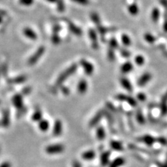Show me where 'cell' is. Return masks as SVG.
I'll use <instances>...</instances> for the list:
<instances>
[{"label":"cell","instance_id":"6da1fadb","mask_svg":"<svg viewBox=\"0 0 167 167\" xmlns=\"http://www.w3.org/2000/svg\"><path fill=\"white\" fill-rule=\"evenodd\" d=\"M77 64H72L70 67H68V68L66 69L65 71L62 72V73H61L59 76H58V79L56 82L55 85L57 86H60L63 84V83L65 82V81L68 79V78L71 76L72 75H73L75 71H77Z\"/></svg>","mask_w":167,"mask_h":167},{"label":"cell","instance_id":"7a4b0ae2","mask_svg":"<svg viewBox=\"0 0 167 167\" xmlns=\"http://www.w3.org/2000/svg\"><path fill=\"white\" fill-rule=\"evenodd\" d=\"M64 150H65V146L63 144L56 143L47 146L45 148V152L49 155H56L63 152Z\"/></svg>","mask_w":167,"mask_h":167},{"label":"cell","instance_id":"3957f363","mask_svg":"<svg viewBox=\"0 0 167 167\" xmlns=\"http://www.w3.org/2000/svg\"><path fill=\"white\" fill-rule=\"evenodd\" d=\"M45 51V47L43 46L39 47L37 49V50L35 52L34 54H33L32 57L29 58V60H28V62H27L28 64H29V66H33V65H34V64H36L38 62V61L41 58L42 56H43Z\"/></svg>","mask_w":167,"mask_h":167},{"label":"cell","instance_id":"277c9868","mask_svg":"<svg viewBox=\"0 0 167 167\" xmlns=\"http://www.w3.org/2000/svg\"><path fill=\"white\" fill-rule=\"evenodd\" d=\"M80 65L82 67V68L84 71L85 73L87 75H91L93 73L94 71V66L91 63L88 62V61L85 59L80 60Z\"/></svg>","mask_w":167,"mask_h":167},{"label":"cell","instance_id":"5b68a950","mask_svg":"<svg viewBox=\"0 0 167 167\" xmlns=\"http://www.w3.org/2000/svg\"><path fill=\"white\" fill-rule=\"evenodd\" d=\"M105 115V111L104 110H100L95 114V116L91 118V120L89 122V127H93L99 123V122L101 121L102 117Z\"/></svg>","mask_w":167,"mask_h":167},{"label":"cell","instance_id":"8992f818","mask_svg":"<svg viewBox=\"0 0 167 167\" xmlns=\"http://www.w3.org/2000/svg\"><path fill=\"white\" fill-rule=\"evenodd\" d=\"M116 99L120 100V101H124L127 102L130 105L132 106V107H136L137 105V102H136V100L133 98L132 97L126 96L125 94H118L116 96Z\"/></svg>","mask_w":167,"mask_h":167},{"label":"cell","instance_id":"52a82bcc","mask_svg":"<svg viewBox=\"0 0 167 167\" xmlns=\"http://www.w3.org/2000/svg\"><path fill=\"white\" fill-rule=\"evenodd\" d=\"M88 36L91 39L92 47L94 49H98L99 45H98V40H97V36L96 31L93 29H91L88 30Z\"/></svg>","mask_w":167,"mask_h":167},{"label":"cell","instance_id":"ba28073f","mask_svg":"<svg viewBox=\"0 0 167 167\" xmlns=\"http://www.w3.org/2000/svg\"><path fill=\"white\" fill-rule=\"evenodd\" d=\"M13 104L16 109H21L24 107L23 103V97L20 94H16L13 97L12 99Z\"/></svg>","mask_w":167,"mask_h":167},{"label":"cell","instance_id":"9c48e42d","mask_svg":"<svg viewBox=\"0 0 167 167\" xmlns=\"http://www.w3.org/2000/svg\"><path fill=\"white\" fill-rule=\"evenodd\" d=\"M63 132V124L60 120H57L53 126L52 133L54 136H60Z\"/></svg>","mask_w":167,"mask_h":167},{"label":"cell","instance_id":"30bf717a","mask_svg":"<svg viewBox=\"0 0 167 167\" xmlns=\"http://www.w3.org/2000/svg\"><path fill=\"white\" fill-rule=\"evenodd\" d=\"M67 24H68L69 30L71 31V32L73 33V34H75V36H82V31L79 27H78L74 23H72L71 21H69V20H67Z\"/></svg>","mask_w":167,"mask_h":167},{"label":"cell","instance_id":"8fae6325","mask_svg":"<svg viewBox=\"0 0 167 167\" xmlns=\"http://www.w3.org/2000/svg\"><path fill=\"white\" fill-rule=\"evenodd\" d=\"M151 78L152 75L149 73V72H146V73L142 75L140 78H139L137 82V84L139 86H143L146 85V84L151 79Z\"/></svg>","mask_w":167,"mask_h":167},{"label":"cell","instance_id":"7c38bea8","mask_svg":"<svg viewBox=\"0 0 167 167\" xmlns=\"http://www.w3.org/2000/svg\"><path fill=\"white\" fill-rule=\"evenodd\" d=\"M23 33L27 38H29L30 40L36 41L38 38L36 33L34 32V31L32 30V29H30V28L29 27L24 28V29H23Z\"/></svg>","mask_w":167,"mask_h":167},{"label":"cell","instance_id":"4fadbf2b","mask_svg":"<svg viewBox=\"0 0 167 167\" xmlns=\"http://www.w3.org/2000/svg\"><path fill=\"white\" fill-rule=\"evenodd\" d=\"M27 80V77L25 75H19V76L14 77L13 79H8L7 82L8 84H19L24 82Z\"/></svg>","mask_w":167,"mask_h":167},{"label":"cell","instance_id":"5bb4252c","mask_svg":"<svg viewBox=\"0 0 167 167\" xmlns=\"http://www.w3.org/2000/svg\"><path fill=\"white\" fill-rule=\"evenodd\" d=\"M88 88V84L85 79L80 80L77 85V91L80 94L85 93Z\"/></svg>","mask_w":167,"mask_h":167},{"label":"cell","instance_id":"9a60e30c","mask_svg":"<svg viewBox=\"0 0 167 167\" xmlns=\"http://www.w3.org/2000/svg\"><path fill=\"white\" fill-rule=\"evenodd\" d=\"M111 153L109 151H105L100 155V163L102 166H107L109 163V157Z\"/></svg>","mask_w":167,"mask_h":167},{"label":"cell","instance_id":"2e32d148","mask_svg":"<svg viewBox=\"0 0 167 167\" xmlns=\"http://www.w3.org/2000/svg\"><path fill=\"white\" fill-rule=\"evenodd\" d=\"M121 84L122 87H123L125 90H127L129 92H132V86L131 84V83L129 80H128L127 78L125 77H122L121 78Z\"/></svg>","mask_w":167,"mask_h":167},{"label":"cell","instance_id":"e0dca14e","mask_svg":"<svg viewBox=\"0 0 167 167\" xmlns=\"http://www.w3.org/2000/svg\"><path fill=\"white\" fill-rule=\"evenodd\" d=\"M2 124L4 125V127H8L10 124V115L9 112H8V111L7 109L3 111Z\"/></svg>","mask_w":167,"mask_h":167},{"label":"cell","instance_id":"ac0fdd59","mask_svg":"<svg viewBox=\"0 0 167 167\" xmlns=\"http://www.w3.org/2000/svg\"><path fill=\"white\" fill-rule=\"evenodd\" d=\"M133 70V65L132 63L130 62H126L124 64H122L121 68V71L122 73L123 74H127Z\"/></svg>","mask_w":167,"mask_h":167},{"label":"cell","instance_id":"d6986e66","mask_svg":"<svg viewBox=\"0 0 167 167\" xmlns=\"http://www.w3.org/2000/svg\"><path fill=\"white\" fill-rule=\"evenodd\" d=\"M95 157H96V152L92 150L84 152L82 154V158L85 160H91Z\"/></svg>","mask_w":167,"mask_h":167},{"label":"cell","instance_id":"ffe728a7","mask_svg":"<svg viewBox=\"0 0 167 167\" xmlns=\"http://www.w3.org/2000/svg\"><path fill=\"white\" fill-rule=\"evenodd\" d=\"M125 162V160L122 157H118L116 158L115 160L111 161L109 164V167H121L123 165Z\"/></svg>","mask_w":167,"mask_h":167},{"label":"cell","instance_id":"44dd1931","mask_svg":"<svg viewBox=\"0 0 167 167\" xmlns=\"http://www.w3.org/2000/svg\"><path fill=\"white\" fill-rule=\"evenodd\" d=\"M110 147L113 150H116V151H122L123 150V147H122V145L121 143H120L119 141H110Z\"/></svg>","mask_w":167,"mask_h":167},{"label":"cell","instance_id":"7402d4cb","mask_svg":"<svg viewBox=\"0 0 167 167\" xmlns=\"http://www.w3.org/2000/svg\"><path fill=\"white\" fill-rule=\"evenodd\" d=\"M38 127L41 131L43 132H46V131L48 130L49 127V123L48 121L47 120H41L40 121L38 122Z\"/></svg>","mask_w":167,"mask_h":167},{"label":"cell","instance_id":"603a6c76","mask_svg":"<svg viewBox=\"0 0 167 167\" xmlns=\"http://www.w3.org/2000/svg\"><path fill=\"white\" fill-rule=\"evenodd\" d=\"M140 141L144 142L148 146H152L155 141V139L153 138L152 136L150 135H144L140 139Z\"/></svg>","mask_w":167,"mask_h":167},{"label":"cell","instance_id":"cb8c5ba5","mask_svg":"<svg viewBox=\"0 0 167 167\" xmlns=\"http://www.w3.org/2000/svg\"><path fill=\"white\" fill-rule=\"evenodd\" d=\"M127 10H128V12H129L132 15H137L139 11L138 6L136 5V4H135V3H133V4L128 6Z\"/></svg>","mask_w":167,"mask_h":167},{"label":"cell","instance_id":"d4e9b609","mask_svg":"<svg viewBox=\"0 0 167 167\" xmlns=\"http://www.w3.org/2000/svg\"><path fill=\"white\" fill-rule=\"evenodd\" d=\"M96 136L97 138L99 141H102L104 140L105 136H106V133L105 130L102 127H99L96 130Z\"/></svg>","mask_w":167,"mask_h":167},{"label":"cell","instance_id":"484cf974","mask_svg":"<svg viewBox=\"0 0 167 167\" xmlns=\"http://www.w3.org/2000/svg\"><path fill=\"white\" fill-rule=\"evenodd\" d=\"M160 9L158 8L155 7L152 9V13H151V18L152 20L156 23L158 21L159 18H160Z\"/></svg>","mask_w":167,"mask_h":167},{"label":"cell","instance_id":"4316f807","mask_svg":"<svg viewBox=\"0 0 167 167\" xmlns=\"http://www.w3.org/2000/svg\"><path fill=\"white\" fill-rule=\"evenodd\" d=\"M161 110L163 115L167 113V96L164 95L161 102Z\"/></svg>","mask_w":167,"mask_h":167},{"label":"cell","instance_id":"83f0119b","mask_svg":"<svg viewBox=\"0 0 167 167\" xmlns=\"http://www.w3.org/2000/svg\"><path fill=\"white\" fill-rule=\"evenodd\" d=\"M42 117H43V114H42L41 111L40 109H37L33 113L32 118L33 121L39 122L41 120H42Z\"/></svg>","mask_w":167,"mask_h":167},{"label":"cell","instance_id":"f1b7e54d","mask_svg":"<svg viewBox=\"0 0 167 167\" xmlns=\"http://www.w3.org/2000/svg\"><path fill=\"white\" fill-rule=\"evenodd\" d=\"M121 41L122 44H123L125 46L127 47L130 46L131 43H132V41H131L130 36H127V34H122L121 36Z\"/></svg>","mask_w":167,"mask_h":167},{"label":"cell","instance_id":"f546056e","mask_svg":"<svg viewBox=\"0 0 167 167\" xmlns=\"http://www.w3.org/2000/svg\"><path fill=\"white\" fill-rule=\"evenodd\" d=\"M145 41L148 42V43H153L155 41L156 38L154 36L150 33H146L143 36Z\"/></svg>","mask_w":167,"mask_h":167},{"label":"cell","instance_id":"4dcf8cb0","mask_svg":"<svg viewBox=\"0 0 167 167\" xmlns=\"http://www.w3.org/2000/svg\"><path fill=\"white\" fill-rule=\"evenodd\" d=\"M136 121H137V122L139 124L143 125L145 123V118L143 117V113H142L141 110L137 111V112H136Z\"/></svg>","mask_w":167,"mask_h":167},{"label":"cell","instance_id":"1f68e13d","mask_svg":"<svg viewBox=\"0 0 167 167\" xmlns=\"http://www.w3.org/2000/svg\"><path fill=\"white\" fill-rule=\"evenodd\" d=\"M91 19H92V21H93L94 22V24H96V26L97 25H99L101 23H100V16L98 15V14H97V13H92L91 14Z\"/></svg>","mask_w":167,"mask_h":167},{"label":"cell","instance_id":"d6a6232c","mask_svg":"<svg viewBox=\"0 0 167 167\" xmlns=\"http://www.w3.org/2000/svg\"><path fill=\"white\" fill-rule=\"evenodd\" d=\"M135 63H136V65L138 66H142L143 65V63H145V58L141 55H137L135 58Z\"/></svg>","mask_w":167,"mask_h":167},{"label":"cell","instance_id":"836d02e7","mask_svg":"<svg viewBox=\"0 0 167 167\" xmlns=\"http://www.w3.org/2000/svg\"><path fill=\"white\" fill-rule=\"evenodd\" d=\"M97 31H98V32L100 34V36H104L107 32V28H105V27L102 26L101 24H99V25H97Z\"/></svg>","mask_w":167,"mask_h":167},{"label":"cell","instance_id":"e575fe53","mask_svg":"<svg viewBox=\"0 0 167 167\" xmlns=\"http://www.w3.org/2000/svg\"><path fill=\"white\" fill-rule=\"evenodd\" d=\"M109 47L113 49H116L118 48V43L115 38H111L109 41Z\"/></svg>","mask_w":167,"mask_h":167},{"label":"cell","instance_id":"d590c367","mask_svg":"<svg viewBox=\"0 0 167 167\" xmlns=\"http://www.w3.org/2000/svg\"><path fill=\"white\" fill-rule=\"evenodd\" d=\"M107 57L109 60L110 61H113L115 60V54H114V49H111L109 47L107 52Z\"/></svg>","mask_w":167,"mask_h":167},{"label":"cell","instance_id":"8d00e7d4","mask_svg":"<svg viewBox=\"0 0 167 167\" xmlns=\"http://www.w3.org/2000/svg\"><path fill=\"white\" fill-rule=\"evenodd\" d=\"M33 2L34 0H19V4L24 6H30L33 4Z\"/></svg>","mask_w":167,"mask_h":167},{"label":"cell","instance_id":"74e56055","mask_svg":"<svg viewBox=\"0 0 167 167\" xmlns=\"http://www.w3.org/2000/svg\"><path fill=\"white\" fill-rule=\"evenodd\" d=\"M52 41L54 45H58V43H60L61 38L57 33H53L52 36Z\"/></svg>","mask_w":167,"mask_h":167},{"label":"cell","instance_id":"f35d334b","mask_svg":"<svg viewBox=\"0 0 167 167\" xmlns=\"http://www.w3.org/2000/svg\"><path fill=\"white\" fill-rule=\"evenodd\" d=\"M57 2H58L57 8L58 11H59V12H63V11H64V8H65L63 0H57Z\"/></svg>","mask_w":167,"mask_h":167},{"label":"cell","instance_id":"ab89813d","mask_svg":"<svg viewBox=\"0 0 167 167\" xmlns=\"http://www.w3.org/2000/svg\"><path fill=\"white\" fill-rule=\"evenodd\" d=\"M71 1L81 5H87L89 3V0H71Z\"/></svg>","mask_w":167,"mask_h":167},{"label":"cell","instance_id":"60d3db41","mask_svg":"<svg viewBox=\"0 0 167 167\" xmlns=\"http://www.w3.org/2000/svg\"><path fill=\"white\" fill-rule=\"evenodd\" d=\"M121 54L122 55V57L125 58H129L130 57V52H128V50H126L125 49H122L121 50Z\"/></svg>","mask_w":167,"mask_h":167},{"label":"cell","instance_id":"b9f144b4","mask_svg":"<svg viewBox=\"0 0 167 167\" xmlns=\"http://www.w3.org/2000/svg\"><path fill=\"white\" fill-rule=\"evenodd\" d=\"M137 98L141 102H143L146 100V96L143 93H139L137 95Z\"/></svg>","mask_w":167,"mask_h":167},{"label":"cell","instance_id":"7bdbcfd3","mask_svg":"<svg viewBox=\"0 0 167 167\" xmlns=\"http://www.w3.org/2000/svg\"><path fill=\"white\" fill-rule=\"evenodd\" d=\"M164 30L165 32H167V10H165V13H164Z\"/></svg>","mask_w":167,"mask_h":167},{"label":"cell","instance_id":"ee69618b","mask_svg":"<svg viewBox=\"0 0 167 167\" xmlns=\"http://www.w3.org/2000/svg\"><path fill=\"white\" fill-rule=\"evenodd\" d=\"M61 30V27L58 24H54L53 27V33H57Z\"/></svg>","mask_w":167,"mask_h":167},{"label":"cell","instance_id":"f6af8a7d","mask_svg":"<svg viewBox=\"0 0 167 167\" xmlns=\"http://www.w3.org/2000/svg\"><path fill=\"white\" fill-rule=\"evenodd\" d=\"M0 167H12V164L10 161H4L0 164Z\"/></svg>","mask_w":167,"mask_h":167},{"label":"cell","instance_id":"bcb514c9","mask_svg":"<svg viewBox=\"0 0 167 167\" xmlns=\"http://www.w3.org/2000/svg\"><path fill=\"white\" fill-rule=\"evenodd\" d=\"M72 167H82V164L79 161L75 160L72 162Z\"/></svg>","mask_w":167,"mask_h":167},{"label":"cell","instance_id":"7dc6e473","mask_svg":"<svg viewBox=\"0 0 167 167\" xmlns=\"http://www.w3.org/2000/svg\"><path fill=\"white\" fill-rule=\"evenodd\" d=\"M160 3L165 8V10H167V0H160Z\"/></svg>","mask_w":167,"mask_h":167},{"label":"cell","instance_id":"c3c4849f","mask_svg":"<svg viewBox=\"0 0 167 167\" xmlns=\"http://www.w3.org/2000/svg\"><path fill=\"white\" fill-rule=\"evenodd\" d=\"M158 141H159V142H160L161 143H162L164 145H166L167 143V141L165 139H164V138L158 139Z\"/></svg>","mask_w":167,"mask_h":167},{"label":"cell","instance_id":"681fc988","mask_svg":"<svg viewBox=\"0 0 167 167\" xmlns=\"http://www.w3.org/2000/svg\"><path fill=\"white\" fill-rule=\"evenodd\" d=\"M62 92H63V94L68 95V94L69 93V89H68V88H67V87H63V88H62Z\"/></svg>","mask_w":167,"mask_h":167},{"label":"cell","instance_id":"f907efd6","mask_svg":"<svg viewBox=\"0 0 167 167\" xmlns=\"http://www.w3.org/2000/svg\"><path fill=\"white\" fill-rule=\"evenodd\" d=\"M30 91H31V88L29 87H27L23 90V93H25V94H28Z\"/></svg>","mask_w":167,"mask_h":167},{"label":"cell","instance_id":"816d5d0a","mask_svg":"<svg viewBox=\"0 0 167 167\" xmlns=\"http://www.w3.org/2000/svg\"><path fill=\"white\" fill-rule=\"evenodd\" d=\"M45 1L50 2V3H55V2H57V0H45Z\"/></svg>","mask_w":167,"mask_h":167},{"label":"cell","instance_id":"f5cc1de1","mask_svg":"<svg viewBox=\"0 0 167 167\" xmlns=\"http://www.w3.org/2000/svg\"><path fill=\"white\" fill-rule=\"evenodd\" d=\"M3 22V17L0 15V24H2Z\"/></svg>","mask_w":167,"mask_h":167},{"label":"cell","instance_id":"db71d44e","mask_svg":"<svg viewBox=\"0 0 167 167\" xmlns=\"http://www.w3.org/2000/svg\"><path fill=\"white\" fill-rule=\"evenodd\" d=\"M1 72H2V68L0 67V74H1Z\"/></svg>","mask_w":167,"mask_h":167},{"label":"cell","instance_id":"11a10c76","mask_svg":"<svg viewBox=\"0 0 167 167\" xmlns=\"http://www.w3.org/2000/svg\"><path fill=\"white\" fill-rule=\"evenodd\" d=\"M166 56H167V53H166Z\"/></svg>","mask_w":167,"mask_h":167},{"label":"cell","instance_id":"9f6ffc18","mask_svg":"<svg viewBox=\"0 0 167 167\" xmlns=\"http://www.w3.org/2000/svg\"><path fill=\"white\" fill-rule=\"evenodd\" d=\"M0 103H1V101H0Z\"/></svg>","mask_w":167,"mask_h":167}]
</instances>
